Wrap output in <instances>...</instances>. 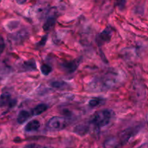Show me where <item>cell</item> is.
<instances>
[{"label":"cell","mask_w":148,"mask_h":148,"mask_svg":"<svg viewBox=\"0 0 148 148\" xmlns=\"http://www.w3.org/2000/svg\"><path fill=\"white\" fill-rule=\"evenodd\" d=\"M114 116V112L111 109H104L95 112L90 120V124L96 128H101L108 125Z\"/></svg>","instance_id":"cell-1"},{"label":"cell","mask_w":148,"mask_h":148,"mask_svg":"<svg viewBox=\"0 0 148 148\" xmlns=\"http://www.w3.org/2000/svg\"><path fill=\"white\" fill-rule=\"evenodd\" d=\"M116 82V78L111 75H106L101 77H97L92 80L90 85L91 90L95 92H101L104 90H108Z\"/></svg>","instance_id":"cell-2"},{"label":"cell","mask_w":148,"mask_h":148,"mask_svg":"<svg viewBox=\"0 0 148 148\" xmlns=\"http://www.w3.org/2000/svg\"><path fill=\"white\" fill-rule=\"evenodd\" d=\"M69 118L65 116H53L49 120L47 128L51 131H61L69 124Z\"/></svg>","instance_id":"cell-3"},{"label":"cell","mask_w":148,"mask_h":148,"mask_svg":"<svg viewBox=\"0 0 148 148\" xmlns=\"http://www.w3.org/2000/svg\"><path fill=\"white\" fill-rule=\"evenodd\" d=\"M57 18V10L56 8H51L46 14V21L44 22L43 25V29L44 31H49L53 28L56 23Z\"/></svg>","instance_id":"cell-4"},{"label":"cell","mask_w":148,"mask_h":148,"mask_svg":"<svg viewBox=\"0 0 148 148\" xmlns=\"http://www.w3.org/2000/svg\"><path fill=\"white\" fill-rule=\"evenodd\" d=\"M113 29L111 27H107L103 30L102 32L97 35L96 36V42L99 46H103L105 43H108L111 40V37L113 35Z\"/></svg>","instance_id":"cell-5"},{"label":"cell","mask_w":148,"mask_h":148,"mask_svg":"<svg viewBox=\"0 0 148 148\" xmlns=\"http://www.w3.org/2000/svg\"><path fill=\"white\" fill-rule=\"evenodd\" d=\"M141 128L142 127L140 125L130 127V128L127 129V130H125L124 131H123L119 137L120 138L121 141L122 142L123 144H125L126 143H127V142L130 140L131 137H132L133 136H134L136 134H137V133L139 132V131L141 130Z\"/></svg>","instance_id":"cell-6"},{"label":"cell","mask_w":148,"mask_h":148,"mask_svg":"<svg viewBox=\"0 0 148 148\" xmlns=\"http://www.w3.org/2000/svg\"><path fill=\"white\" fill-rule=\"evenodd\" d=\"M80 63V58H78V59H75V60L63 62V63L62 64V68L63 69V70L64 71V72H66V73H73L75 71H76V69H77V67L79 66V64Z\"/></svg>","instance_id":"cell-7"},{"label":"cell","mask_w":148,"mask_h":148,"mask_svg":"<svg viewBox=\"0 0 148 148\" xmlns=\"http://www.w3.org/2000/svg\"><path fill=\"white\" fill-rule=\"evenodd\" d=\"M17 104V101L13 99L9 93H3L0 96V108L8 107L11 108Z\"/></svg>","instance_id":"cell-8"},{"label":"cell","mask_w":148,"mask_h":148,"mask_svg":"<svg viewBox=\"0 0 148 148\" xmlns=\"http://www.w3.org/2000/svg\"><path fill=\"white\" fill-rule=\"evenodd\" d=\"M123 143L119 137H112L107 139L103 143V148H121Z\"/></svg>","instance_id":"cell-9"},{"label":"cell","mask_w":148,"mask_h":148,"mask_svg":"<svg viewBox=\"0 0 148 148\" xmlns=\"http://www.w3.org/2000/svg\"><path fill=\"white\" fill-rule=\"evenodd\" d=\"M90 129V121L89 123H80L74 128L73 132L77 135L85 136L89 132Z\"/></svg>","instance_id":"cell-10"},{"label":"cell","mask_w":148,"mask_h":148,"mask_svg":"<svg viewBox=\"0 0 148 148\" xmlns=\"http://www.w3.org/2000/svg\"><path fill=\"white\" fill-rule=\"evenodd\" d=\"M21 69L23 72H33L37 70L36 67V62L34 59L25 61L23 63L21 66Z\"/></svg>","instance_id":"cell-11"},{"label":"cell","mask_w":148,"mask_h":148,"mask_svg":"<svg viewBox=\"0 0 148 148\" xmlns=\"http://www.w3.org/2000/svg\"><path fill=\"white\" fill-rule=\"evenodd\" d=\"M32 116H33V114H32L31 111H28L27 110H22L17 115V123L20 124H23Z\"/></svg>","instance_id":"cell-12"},{"label":"cell","mask_w":148,"mask_h":148,"mask_svg":"<svg viewBox=\"0 0 148 148\" xmlns=\"http://www.w3.org/2000/svg\"><path fill=\"white\" fill-rule=\"evenodd\" d=\"M40 124L38 120H31L29 121L25 127V131L27 132H36L40 128Z\"/></svg>","instance_id":"cell-13"},{"label":"cell","mask_w":148,"mask_h":148,"mask_svg":"<svg viewBox=\"0 0 148 148\" xmlns=\"http://www.w3.org/2000/svg\"><path fill=\"white\" fill-rule=\"evenodd\" d=\"M50 85L51 88L58 90H68L69 88V84L63 80L53 81L51 82Z\"/></svg>","instance_id":"cell-14"},{"label":"cell","mask_w":148,"mask_h":148,"mask_svg":"<svg viewBox=\"0 0 148 148\" xmlns=\"http://www.w3.org/2000/svg\"><path fill=\"white\" fill-rule=\"evenodd\" d=\"M48 109V106L45 103H40L36 106L35 108L32 109L31 113L33 116H39L44 113Z\"/></svg>","instance_id":"cell-15"},{"label":"cell","mask_w":148,"mask_h":148,"mask_svg":"<svg viewBox=\"0 0 148 148\" xmlns=\"http://www.w3.org/2000/svg\"><path fill=\"white\" fill-rule=\"evenodd\" d=\"M104 100L103 98H92L90 99L88 102V105L89 106L92 107V108H95V107L99 106L102 105L103 103H104Z\"/></svg>","instance_id":"cell-16"},{"label":"cell","mask_w":148,"mask_h":148,"mask_svg":"<svg viewBox=\"0 0 148 148\" xmlns=\"http://www.w3.org/2000/svg\"><path fill=\"white\" fill-rule=\"evenodd\" d=\"M40 69L41 73L43 74V75H45V76H47V75H49V74L52 72L51 66H49L47 64H42L41 66H40Z\"/></svg>","instance_id":"cell-17"},{"label":"cell","mask_w":148,"mask_h":148,"mask_svg":"<svg viewBox=\"0 0 148 148\" xmlns=\"http://www.w3.org/2000/svg\"><path fill=\"white\" fill-rule=\"evenodd\" d=\"M127 0H115V4L121 10H123L126 7Z\"/></svg>","instance_id":"cell-18"},{"label":"cell","mask_w":148,"mask_h":148,"mask_svg":"<svg viewBox=\"0 0 148 148\" xmlns=\"http://www.w3.org/2000/svg\"><path fill=\"white\" fill-rule=\"evenodd\" d=\"M4 48H5V43H4V40L1 36H0V55L4 51Z\"/></svg>","instance_id":"cell-19"},{"label":"cell","mask_w":148,"mask_h":148,"mask_svg":"<svg viewBox=\"0 0 148 148\" xmlns=\"http://www.w3.org/2000/svg\"><path fill=\"white\" fill-rule=\"evenodd\" d=\"M47 38H48L47 35L45 36H43V37L42 38L41 40H40V41L38 43V46H44V45L46 44V40H47Z\"/></svg>","instance_id":"cell-20"},{"label":"cell","mask_w":148,"mask_h":148,"mask_svg":"<svg viewBox=\"0 0 148 148\" xmlns=\"http://www.w3.org/2000/svg\"><path fill=\"white\" fill-rule=\"evenodd\" d=\"M25 148H47V147H43V146L39 145H37V144H30L26 145Z\"/></svg>","instance_id":"cell-21"},{"label":"cell","mask_w":148,"mask_h":148,"mask_svg":"<svg viewBox=\"0 0 148 148\" xmlns=\"http://www.w3.org/2000/svg\"><path fill=\"white\" fill-rule=\"evenodd\" d=\"M16 1L18 4H23L27 1V0H16Z\"/></svg>","instance_id":"cell-22"},{"label":"cell","mask_w":148,"mask_h":148,"mask_svg":"<svg viewBox=\"0 0 148 148\" xmlns=\"http://www.w3.org/2000/svg\"><path fill=\"white\" fill-rule=\"evenodd\" d=\"M138 148H148V143H145V144H143Z\"/></svg>","instance_id":"cell-23"},{"label":"cell","mask_w":148,"mask_h":148,"mask_svg":"<svg viewBox=\"0 0 148 148\" xmlns=\"http://www.w3.org/2000/svg\"><path fill=\"white\" fill-rule=\"evenodd\" d=\"M147 124H148V114L147 115Z\"/></svg>","instance_id":"cell-24"}]
</instances>
